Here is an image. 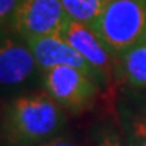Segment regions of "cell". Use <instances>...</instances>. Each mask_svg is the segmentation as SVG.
Masks as SVG:
<instances>
[{"label":"cell","mask_w":146,"mask_h":146,"mask_svg":"<svg viewBox=\"0 0 146 146\" xmlns=\"http://www.w3.org/2000/svg\"><path fill=\"white\" fill-rule=\"evenodd\" d=\"M64 109L46 91L15 97L3 109L2 137L8 146H37L64 128Z\"/></svg>","instance_id":"cell-1"},{"label":"cell","mask_w":146,"mask_h":146,"mask_svg":"<svg viewBox=\"0 0 146 146\" xmlns=\"http://www.w3.org/2000/svg\"><path fill=\"white\" fill-rule=\"evenodd\" d=\"M91 27L119 57L146 36V0H109Z\"/></svg>","instance_id":"cell-2"},{"label":"cell","mask_w":146,"mask_h":146,"mask_svg":"<svg viewBox=\"0 0 146 146\" xmlns=\"http://www.w3.org/2000/svg\"><path fill=\"white\" fill-rule=\"evenodd\" d=\"M43 88L64 110L81 113L94 106L100 84L72 66H55L42 72Z\"/></svg>","instance_id":"cell-3"},{"label":"cell","mask_w":146,"mask_h":146,"mask_svg":"<svg viewBox=\"0 0 146 146\" xmlns=\"http://www.w3.org/2000/svg\"><path fill=\"white\" fill-rule=\"evenodd\" d=\"M67 19L61 0H21L9 30L27 40L60 35Z\"/></svg>","instance_id":"cell-4"},{"label":"cell","mask_w":146,"mask_h":146,"mask_svg":"<svg viewBox=\"0 0 146 146\" xmlns=\"http://www.w3.org/2000/svg\"><path fill=\"white\" fill-rule=\"evenodd\" d=\"M60 36L102 73L106 84L112 82L116 72H119V57L106 46L91 25L69 18Z\"/></svg>","instance_id":"cell-5"},{"label":"cell","mask_w":146,"mask_h":146,"mask_svg":"<svg viewBox=\"0 0 146 146\" xmlns=\"http://www.w3.org/2000/svg\"><path fill=\"white\" fill-rule=\"evenodd\" d=\"M24 42H27V45L30 46L40 72L52 69L55 66H72V67H76L85 72L100 85L106 84V79L102 73L96 67H92L87 60L75 48H72L60 35L33 37Z\"/></svg>","instance_id":"cell-6"},{"label":"cell","mask_w":146,"mask_h":146,"mask_svg":"<svg viewBox=\"0 0 146 146\" xmlns=\"http://www.w3.org/2000/svg\"><path fill=\"white\" fill-rule=\"evenodd\" d=\"M37 67L30 46L19 43L9 36H2L0 45V81L3 87L23 84Z\"/></svg>","instance_id":"cell-7"},{"label":"cell","mask_w":146,"mask_h":146,"mask_svg":"<svg viewBox=\"0 0 146 146\" xmlns=\"http://www.w3.org/2000/svg\"><path fill=\"white\" fill-rule=\"evenodd\" d=\"M119 73L134 88H146V40L136 43L119 55Z\"/></svg>","instance_id":"cell-8"},{"label":"cell","mask_w":146,"mask_h":146,"mask_svg":"<svg viewBox=\"0 0 146 146\" xmlns=\"http://www.w3.org/2000/svg\"><path fill=\"white\" fill-rule=\"evenodd\" d=\"M109 0H61L63 8L70 19L92 25L103 12Z\"/></svg>","instance_id":"cell-9"},{"label":"cell","mask_w":146,"mask_h":146,"mask_svg":"<svg viewBox=\"0 0 146 146\" xmlns=\"http://www.w3.org/2000/svg\"><path fill=\"white\" fill-rule=\"evenodd\" d=\"M130 146H146V124L142 115L134 118L131 122V131L128 136Z\"/></svg>","instance_id":"cell-10"},{"label":"cell","mask_w":146,"mask_h":146,"mask_svg":"<svg viewBox=\"0 0 146 146\" xmlns=\"http://www.w3.org/2000/svg\"><path fill=\"white\" fill-rule=\"evenodd\" d=\"M21 0H0V23H2V29L5 27L9 29L12 17H14L15 11Z\"/></svg>","instance_id":"cell-11"},{"label":"cell","mask_w":146,"mask_h":146,"mask_svg":"<svg viewBox=\"0 0 146 146\" xmlns=\"http://www.w3.org/2000/svg\"><path fill=\"white\" fill-rule=\"evenodd\" d=\"M97 146H130L128 142H124L121 136L113 130H103L98 134Z\"/></svg>","instance_id":"cell-12"},{"label":"cell","mask_w":146,"mask_h":146,"mask_svg":"<svg viewBox=\"0 0 146 146\" xmlns=\"http://www.w3.org/2000/svg\"><path fill=\"white\" fill-rule=\"evenodd\" d=\"M37 146H78V143H75L72 139L66 137V136H55Z\"/></svg>","instance_id":"cell-13"},{"label":"cell","mask_w":146,"mask_h":146,"mask_svg":"<svg viewBox=\"0 0 146 146\" xmlns=\"http://www.w3.org/2000/svg\"><path fill=\"white\" fill-rule=\"evenodd\" d=\"M142 118H143V121H145V124H146V112H143V113H142Z\"/></svg>","instance_id":"cell-14"},{"label":"cell","mask_w":146,"mask_h":146,"mask_svg":"<svg viewBox=\"0 0 146 146\" xmlns=\"http://www.w3.org/2000/svg\"><path fill=\"white\" fill-rule=\"evenodd\" d=\"M143 40H146V36H145V39H143Z\"/></svg>","instance_id":"cell-15"}]
</instances>
